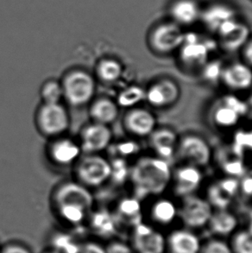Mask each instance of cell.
Instances as JSON below:
<instances>
[{"label": "cell", "mask_w": 252, "mask_h": 253, "mask_svg": "<svg viewBox=\"0 0 252 253\" xmlns=\"http://www.w3.org/2000/svg\"><path fill=\"white\" fill-rule=\"evenodd\" d=\"M204 70L206 79L213 82L214 80H220V75L223 68L218 62H208L202 68Z\"/></svg>", "instance_id": "38"}, {"label": "cell", "mask_w": 252, "mask_h": 253, "mask_svg": "<svg viewBox=\"0 0 252 253\" xmlns=\"http://www.w3.org/2000/svg\"><path fill=\"white\" fill-rule=\"evenodd\" d=\"M74 253H106V245L92 239L80 241Z\"/></svg>", "instance_id": "33"}, {"label": "cell", "mask_w": 252, "mask_h": 253, "mask_svg": "<svg viewBox=\"0 0 252 253\" xmlns=\"http://www.w3.org/2000/svg\"><path fill=\"white\" fill-rule=\"evenodd\" d=\"M90 104L89 113L92 122L110 126L118 120L120 107L116 100L108 97H100L93 99Z\"/></svg>", "instance_id": "22"}, {"label": "cell", "mask_w": 252, "mask_h": 253, "mask_svg": "<svg viewBox=\"0 0 252 253\" xmlns=\"http://www.w3.org/2000/svg\"><path fill=\"white\" fill-rule=\"evenodd\" d=\"M48 158L60 167L75 165L83 155L79 142L66 137H55L48 149Z\"/></svg>", "instance_id": "15"}, {"label": "cell", "mask_w": 252, "mask_h": 253, "mask_svg": "<svg viewBox=\"0 0 252 253\" xmlns=\"http://www.w3.org/2000/svg\"><path fill=\"white\" fill-rule=\"evenodd\" d=\"M175 155L186 165L202 168L210 164L212 152L205 138L196 134H188L179 138Z\"/></svg>", "instance_id": "6"}, {"label": "cell", "mask_w": 252, "mask_h": 253, "mask_svg": "<svg viewBox=\"0 0 252 253\" xmlns=\"http://www.w3.org/2000/svg\"><path fill=\"white\" fill-rule=\"evenodd\" d=\"M203 174L201 168L190 165H185L175 169L172 175L174 191L180 197L194 195L201 187Z\"/></svg>", "instance_id": "17"}, {"label": "cell", "mask_w": 252, "mask_h": 253, "mask_svg": "<svg viewBox=\"0 0 252 253\" xmlns=\"http://www.w3.org/2000/svg\"><path fill=\"white\" fill-rule=\"evenodd\" d=\"M173 171L167 160L158 157L140 158L132 169L131 178L140 196L162 195L172 182Z\"/></svg>", "instance_id": "2"}, {"label": "cell", "mask_w": 252, "mask_h": 253, "mask_svg": "<svg viewBox=\"0 0 252 253\" xmlns=\"http://www.w3.org/2000/svg\"><path fill=\"white\" fill-rule=\"evenodd\" d=\"M42 253H59L58 251L55 250V249H53L52 247H49V248H47L46 251L44 252H42Z\"/></svg>", "instance_id": "42"}, {"label": "cell", "mask_w": 252, "mask_h": 253, "mask_svg": "<svg viewBox=\"0 0 252 253\" xmlns=\"http://www.w3.org/2000/svg\"><path fill=\"white\" fill-rule=\"evenodd\" d=\"M171 15L175 24L190 25L201 18V8L194 0H179L172 5Z\"/></svg>", "instance_id": "25"}, {"label": "cell", "mask_w": 252, "mask_h": 253, "mask_svg": "<svg viewBox=\"0 0 252 253\" xmlns=\"http://www.w3.org/2000/svg\"><path fill=\"white\" fill-rule=\"evenodd\" d=\"M129 244L136 253H164L167 246L160 232L142 222L133 227Z\"/></svg>", "instance_id": "12"}, {"label": "cell", "mask_w": 252, "mask_h": 253, "mask_svg": "<svg viewBox=\"0 0 252 253\" xmlns=\"http://www.w3.org/2000/svg\"><path fill=\"white\" fill-rule=\"evenodd\" d=\"M222 48L227 52H236L249 42L250 30L246 24L233 21L218 32Z\"/></svg>", "instance_id": "21"}, {"label": "cell", "mask_w": 252, "mask_h": 253, "mask_svg": "<svg viewBox=\"0 0 252 253\" xmlns=\"http://www.w3.org/2000/svg\"><path fill=\"white\" fill-rule=\"evenodd\" d=\"M239 190V182L232 176L222 179L211 185L208 190V202L217 209H226Z\"/></svg>", "instance_id": "20"}, {"label": "cell", "mask_w": 252, "mask_h": 253, "mask_svg": "<svg viewBox=\"0 0 252 253\" xmlns=\"http://www.w3.org/2000/svg\"><path fill=\"white\" fill-rule=\"evenodd\" d=\"M123 75V64L113 57L101 59L96 66L97 78L106 85H113L119 83Z\"/></svg>", "instance_id": "26"}, {"label": "cell", "mask_w": 252, "mask_h": 253, "mask_svg": "<svg viewBox=\"0 0 252 253\" xmlns=\"http://www.w3.org/2000/svg\"><path fill=\"white\" fill-rule=\"evenodd\" d=\"M124 127L134 137H149L157 128V119L149 110L136 106L126 113Z\"/></svg>", "instance_id": "14"}, {"label": "cell", "mask_w": 252, "mask_h": 253, "mask_svg": "<svg viewBox=\"0 0 252 253\" xmlns=\"http://www.w3.org/2000/svg\"><path fill=\"white\" fill-rule=\"evenodd\" d=\"M200 253H233L232 247L225 241L211 240L201 247Z\"/></svg>", "instance_id": "34"}, {"label": "cell", "mask_w": 252, "mask_h": 253, "mask_svg": "<svg viewBox=\"0 0 252 253\" xmlns=\"http://www.w3.org/2000/svg\"><path fill=\"white\" fill-rule=\"evenodd\" d=\"M181 65L188 69H201L208 62L209 48L194 34L185 35L184 42L179 48Z\"/></svg>", "instance_id": "13"}, {"label": "cell", "mask_w": 252, "mask_h": 253, "mask_svg": "<svg viewBox=\"0 0 252 253\" xmlns=\"http://www.w3.org/2000/svg\"><path fill=\"white\" fill-rule=\"evenodd\" d=\"M0 253H33L27 245L19 241H10L1 247Z\"/></svg>", "instance_id": "37"}, {"label": "cell", "mask_w": 252, "mask_h": 253, "mask_svg": "<svg viewBox=\"0 0 252 253\" xmlns=\"http://www.w3.org/2000/svg\"><path fill=\"white\" fill-rule=\"evenodd\" d=\"M231 247L233 253H252V231L245 230L236 233Z\"/></svg>", "instance_id": "32"}, {"label": "cell", "mask_w": 252, "mask_h": 253, "mask_svg": "<svg viewBox=\"0 0 252 253\" xmlns=\"http://www.w3.org/2000/svg\"><path fill=\"white\" fill-rule=\"evenodd\" d=\"M185 33L175 23L161 24L150 36V43L154 51L169 54L180 48L184 42Z\"/></svg>", "instance_id": "11"}, {"label": "cell", "mask_w": 252, "mask_h": 253, "mask_svg": "<svg viewBox=\"0 0 252 253\" xmlns=\"http://www.w3.org/2000/svg\"><path fill=\"white\" fill-rule=\"evenodd\" d=\"M40 94L43 103H62L63 91L61 82L55 80L46 81L42 85Z\"/></svg>", "instance_id": "31"}, {"label": "cell", "mask_w": 252, "mask_h": 253, "mask_svg": "<svg viewBox=\"0 0 252 253\" xmlns=\"http://www.w3.org/2000/svg\"><path fill=\"white\" fill-rule=\"evenodd\" d=\"M145 100V89L137 85L126 86L120 91L116 101L120 107L130 109Z\"/></svg>", "instance_id": "30"}, {"label": "cell", "mask_w": 252, "mask_h": 253, "mask_svg": "<svg viewBox=\"0 0 252 253\" xmlns=\"http://www.w3.org/2000/svg\"><path fill=\"white\" fill-rule=\"evenodd\" d=\"M93 197L89 188L78 181H67L55 188L52 205L62 222L68 226H82L86 222L93 208Z\"/></svg>", "instance_id": "1"}, {"label": "cell", "mask_w": 252, "mask_h": 253, "mask_svg": "<svg viewBox=\"0 0 252 253\" xmlns=\"http://www.w3.org/2000/svg\"><path fill=\"white\" fill-rule=\"evenodd\" d=\"M220 82L232 91H246L252 87V68L244 62H234L223 68Z\"/></svg>", "instance_id": "18"}, {"label": "cell", "mask_w": 252, "mask_h": 253, "mask_svg": "<svg viewBox=\"0 0 252 253\" xmlns=\"http://www.w3.org/2000/svg\"><path fill=\"white\" fill-rule=\"evenodd\" d=\"M201 17L207 26L216 33L227 24L237 20L236 12L232 8L220 4L208 8L204 13L201 14Z\"/></svg>", "instance_id": "24"}, {"label": "cell", "mask_w": 252, "mask_h": 253, "mask_svg": "<svg viewBox=\"0 0 252 253\" xmlns=\"http://www.w3.org/2000/svg\"><path fill=\"white\" fill-rule=\"evenodd\" d=\"M212 212L213 208L210 202L194 194L183 197L178 215L188 227L201 228L208 225Z\"/></svg>", "instance_id": "7"}, {"label": "cell", "mask_w": 252, "mask_h": 253, "mask_svg": "<svg viewBox=\"0 0 252 253\" xmlns=\"http://www.w3.org/2000/svg\"><path fill=\"white\" fill-rule=\"evenodd\" d=\"M246 105H247V115L252 117V96H251L246 101Z\"/></svg>", "instance_id": "41"}, {"label": "cell", "mask_w": 252, "mask_h": 253, "mask_svg": "<svg viewBox=\"0 0 252 253\" xmlns=\"http://www.w3.org/2000/svg\"><path fill=\"white\" fill-rule=\"evenodd\" d=\"M244 115H247L246 102L232 95L226 96L218 101L212 107L211 113L213 124L223 129L236 126Z\"/></svg>", "instance_id": "8"}, {"label": "cell", "mask_w": 252, "mask_h": 253, "mask_svg": "<svg viewBox=\"0 0 252 253\" xmlns=\"http://www.w3.org/2000/svg\"><path fill=\"white\" fill-rule=\"evenodd\" d=\"M181 87L170 78H161L145 89V101L154 108L174 106L181 97Z\"/></svg>", "instance_id": "10"}, {"label": "cell", "mask_w": 252, "mask_h": 253, "mask_svg": "<svg viewBox=\"0 0 252 253\" xmlns=\"http://www.w3.org/2000/svg\"><path fill=\"white\" fill-rule=\"evenodd\" d=\"M120 226L134 227L141 223V205L137 199H126L121 202L115 213Z\"/></svg>", "instance_id": "29"}, {"label": "cell", "mask_w": 252, "mask_h": 253, "mask_svg": "<svg viewBox=\"0 0 252 253\" xmlns=\"http://www.w3.org/2000/svg\"><path fill=\"white\" fill-rule=\"evenodd\" d=\"M106 250V253H136L130 244L118 239L107 242Z\"/></svg>", "instance_id": "35"}, {"label": "cell", "mask_w": 252, "mask_h": 253, "mask_svg": "<svg viewBox=\"0 0 252 253\" xmlns=\"http://www.w3.org/2000/svg\"><path fill=\"white\" fill-rule=\"evenodd\" d=\"M1 247H2V246H1V245H0V253H1Z\"/></svg>", "instance_id": "43"}, {"label": "cell", "mask_w": 252, "mask_h": 253, "mask_svg": "<svg viewBox=\"0 0 252 253\" xmlns=\"http://www.w3.org/2000/svg\"><path fill=\"white\" fill-rule=\"evenodd\" d=\"M63 99L73 107H83L92 102L95 95V78L84 69H73L61 81Z\"/></svg>", "instance_id": "3"}, {"label": "cell", "mask_w": 252, "mask_h": 253, "mask_svg": "<svg viewBox=\"0 0 252 253\" xmlns=\"http://www.w3.org/2000/svg\"><path fill=\"white\" fill-rule=\"evenodd\" d=\"M208 225L212 233L220 236H227L233 233L238 226L236 216L226 209H217L213 211Z\"/></svg>", "instance_id": "27"}, {"label": "cell", "mask_w": 252, "mask_h": 253, "mask_svg": "<svg viewBox=\"0 0 252 253\" xmlns=\"http://www.w3.org/2000/svg\"><path fill=\"white\" fill-rule=\"evenodd\" d=\"M239 188H241L246 195H252V176L245 178L241 183H239Z\"/></svg>", "instance_id": "39"}, {"label": "cell", "mask_w": 252, "mask_h": 253, "mask_svg": "<svg viewBox=\"0 0 252 253\" xmlns=\"http://www.w3.org/2000/svg\"><path fill=\"white\" fill-rule=\"evenodd\" d=\"M70 115L62 103H42L36 114L39 131L48 137H62L70 126Z\"/></svg>", "instance_id": "5"}, {"label": "cell", "mask_w": 252, "mask_h": 253, "mask_svg": "<svg viewBox=\"0 0 252 253\" xmlns=\"http://www.w3.org/2000/svg\"><path fill=\"white\" fill-rule=\"evenodd\" d=\"M112 165L99 154H84L75 163L77 181L86 188H98L111 179Z\"/></svg>", "instance_id": "4"}, {"label": "cell", "mask_w": 252, "mask_h": 253, "mask_svg": "<svg viewBox=\"0 0 252 253\" xmlns=\"http://www.w3.org/2000/svg\"><path fill=\"white\" fill-rule=\"evenodd\" d=\"M86 221L89 223V229L99 241L106 240L109 242L116 239L120 225L115 213L105 209L90 213Z\"/></svg>", "instance_id": "16"}, {"label": "cell", "mask_w": 252, "mask_h": 253, "mask_svg": "<svg viewBox=\"0 0 252 253\" xmlns=\"http://www.w3.org/2000/svg\"><path fill=\"white\" fill-rule=\"evenodd\" d=\"M148 137L151 150L158 158L168 161L176 153L179 137L170 128H156Z\"/></svg>", "instance_id": "19"}, {"label": "cell", "mask_w": 252, "mask_h": 253, "mask_svg": "<svg viewBox=\"0 0 252 253\" xmlns=\"http://www.w3.org/2000/svg\"><path fill=\"white\" fill-rule=\"evenodd\" d=\"M171 253H200V240L189 230H176L166 240Z\"/></svg>", "instance_id": "23"}, {"label": "cell", "mask_w": 252, "mask_h": 253, "mask_svg": "<svg viewBox=\"0 0 252 253\" xmlns=\"http://www.w3.org/2000/svg\"><path fill=\"white\" fill-rule=\"evenodd\" d=\"M139 150L138 144L133 141L123 142L118 145V154L120 156V158H123V159L133 155L137 154Z\"/></svg>", "instance_id": "36"}, {"label": "cell", "mask_w": 252, "mask_h": 253, "mask_svg": "<svg viewBox=\"0 0 252 253\" xmlns=\"http://www.w3.org/2000/svg\"><path fill=\"white\" fill-rule=\"evenodd\" d=\"M177 207L169 199H158L154 202L150 209V217L154 222L168 226L174 221L177 217Z\"/></svg>", "instance_id": "28"}, {"label": "cell", "mask_w": 252, "mask_h": 253, "mask_svg": "<svg viewBox=\"0 0 252 253\" xmlns=\"http://www.w3.org/2000/svg\"><path fill=\"white\" fill-rule=\"evenodd\" d=\"M244 57L246 64L252 68V41H250L244 47Z\"/></svg>", "instance_id": "40"}, {"label": "cell", "mask_w": 252, "mask_h": 253, "mask_svg": "<svg viewBox=\"0 0 252 253\" xmlns=\"http://www.w3.org/2000/svg\"><path fill=\"white\" fill-rule=\"evenodd\" d=\"M113 137L109 126L92 121L83 127L79 143L83 154H99L111 146Z\"/></svg>", "instance_id": "9"}]
</instances>
